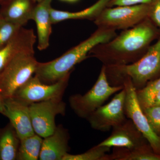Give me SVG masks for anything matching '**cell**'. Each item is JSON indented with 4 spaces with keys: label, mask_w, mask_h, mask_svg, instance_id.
<instances>
[{
    "label": "cell",
    "mask_w": 160,
    "mask_h": 160,
    "mask_svg": "<svg viewBox=\"0 0 160 160\" xmlns=\"http://www.w3.org/2000/svg\"><path fill=\"white\" fill-rule=\"evenodd\" d=\"M156 35V31L146 19L138 25L123 30L109 42L99 44L89 52L104 66H119L137 62Z\"/></svg>",
    "instance_id": "1"
},
{
    "label": "cell",
    "mask_w": 160,
    "mask_h": 160,
    "mask_svg": "<svg viewBox=\"0 0 160 160\" xmlns=\"http://www.w3.org/2000/svg\"><path fill=\"white\" fill-rule=\"evenodd\" d=\"M116 35L115 30L98 28L88 38L59 57L50 62H39L35 76L46 84L56 82L71 73L74 66L88 58L95 46L109 42Z\"/></svg>",
    "instance_id": "2"
},
{
    "label": "cell",
    "mask_w": 160,
    "mask_h": 160,
    "mask_svg": "<svg viewBox=\"0 0 160 160\" xmlns=\"http://www.w3.org/2000/svg\"><path fill=\"white\" fill-rule=\"evenodd\" d=\"M106 68V76L112 86H119L120 80L128 77L137 90L142 89L160 72V38L137 62Z\"/></svg>",
    "instance_id": "3"
},
{
    "label": "cell",
    "mask_w": 160,
    "mask_h": 160,
    "mask_svg": "<svg viewBox=\"0 0 160 160\" xmlns=\"http://www.w3.org/2000/svg\"><path fill=\"white\" fill-rule=\"evenodd\" d=\"M38 63L34 52H21L12 58L0 72V93L3 97H12L35 74Z\"/></svg>",
    "instance_id": "4"
},
{
    "label": "cell",
    "mask_w": 160,
    "mask_h": 160,
    "mask_svg": "<svg viewBox=\"0 0 160 160\" xmlns=\"http://www.w3.org/2000/svg\"><path fill=\"white\" fill-rule=\"evenodd\" d=\"M123 89V86L110 85L106 76V66L103 65L92 88L84 95L76 94L71 96L69 98V106L78 117L87 119L110 97Z\"/></svg>",
    "instance_id": "5"
},
{
    "label": "cell",
    "mask_w": 160,
    "mask_h": 160,
    "mask_svg": "<svg viewBox=\"0 0 160 160\" xmlns=\"http://www.w3.org/2000/svg\"><path fill=\"white\" fill-rule=\"evenodd\" d=\"M150 5L141 4L130 6L106 7L94 20L98 28L126 30L147 18Z\"/></svg>",
    "instance_id": "6"
},
{
    "label": "cell",
    "mask_w": 160,
    "mask_h": 160,
    "mask_svg": "<svg viewBox=\"0 0 160 160\" xmlns=\"http://www.w3.org/2000/svg\"><path fill=\"white\" fill-rule=\"evenodd\" d=\"M126 91L125 112L126 117L131 119L137 128L142 134L155 152L160 154V136L151 128L147 118L140 106L136 89L128 77L120 81Z\"/></svg>",
    "instance_id": "7"
},
{
    "label": "cell",
    "mask_w": 160,
    "mask_h": 160,
    "mask_svg": "<svg viewBox=\"0 0 160 160\" xmlns=\"http://www.w3.org/2000/svg\"><path fill=\"white\" fill-rule=\"evenodd\" d=\"M71 73L52 84L43 83L36 76L20 87L12 97L29 105L47 100L62 98Z\"/></svg>",
    "instance_id": "8"
},
{
    "label": "cell",
    "mask_w": 160,
    "mask_h": 160,
    "mask_svg": "<svg viewBox=\"0 0 160 160\" xmlns=\"http://www.w3.org/2000/svg\"><path fill=\"white\" fill-rule=\"evenodd\" d=\"M29 107L35 133L42 138L54 132L57 116H64L66 113V104L62 98L32 103Z\"/></svg>",
    "instance_id": "9"
},
{
    "label": "cell",
    "mask_w": 160,
    "mask_h": 160,
    "mask_svg": "<svg viewBox=\"0 0 160 160\" xmlns=\"http://www.w3.org/2000/svg\"><path fill=\"white\" fill-rule=\"evenodd\" d=\"M126 91L124 88L108 104L102 105L87 118L92 129L108 131L127 118L125 112Z\"/></svg>",
    "instance_id": "10"
},
{
    "label": "cell",
    "mask_w": 160,
    "mask_h": 160,
    "mask_svg": "<svg viewBox=\"0 0 160 160\" xmlns=\"http://www.w3.org/2000/svg\"><path fill=\"white\" fill-rule=\"evenodd\" d=\"M112 129L111 135L99 145L110 148L120 147L133 149L149 144L132 121L127 118L122 122Z\"/></svg>",
    "instance_id": "11"
},
{
    "label": "cell",
    "mask_w": 160,
    "mask_h": 160,
    "mask_svg": "<svg viewBox=\"0 0 160 160\" xmlns=\"http://www.w3.org/2000/svg\"><path fill=\"white\" fill-rule=\"evenodd\" d=\"M5 110L3 115L10 121L20 140L35 133L29 105L11 97L5 99Z\"/></svg>",
    "instance_id": "12"
},
{
    "label": "cell",
    "mask_w": 160,
    "mask_h": 160,
    "mask_svg": "<svg viewBox=\"0 0 160 160\" xmlns=\"http://www.w3.org/2000/svg\"><path fill=\"white\" fill-rule=\"evenodd\" d=\"M36 38L32 29L22 27L14 37L0 49V72L17 55L21 52H34Z\"/></svg>",
    "instance_id": "13"
},
{
    "label": "cell",
    "mask_w": 160,
    "mask_h": 160,
    "mask_svg": "<svg viewBox=\"0 0 160 160\" xmlns=\"http://www.w3.org/2000/svg\"><path fill=\"white\" fill-rule=\"evenodd\" d=\"M69 135L62 125L57 126L52 134L43 138L40 160H62L69 153Z\"/></svg>",
    "instance_id": "14"
},
{
    "label": "cell",
    "mask_w": 160,
    "mask_h": 160,
    "mask_svg": "<svg viewBox=\"0 0 160 160\" xmlns=\"http://www.w3.org/2000/svg\"><path fill=\"white\" fill-rule=\"evenodd\" d=\"M52 0H44L38 3L35 6L31 20L36 24L38 34V49L45 50L49 47L52 33L51 18Z\"/></svg>",
    "instance_id": "15"
},
{
    "label": "cell",
    "mask_w": 160,
    "mask_h": 160,
    "mask_svg": "<svg viewBox=\"0 0 160 160\" xmlns=\"http://www.w3.org/2000/svg\"><path fill=\"white\" fill-rule=\"evenodd\" d=\"M1 16L22 27L31 20L36 3L33 0H5Z\"/></svg>",
    "instance_id": "16"
},
{
    "label": "cell",
    "mask_w": 160,
    "mask_h": 160,
    "mask_svg": "<svg viewBox=\"0 0 160 160\" xmlns=\"http://www.w3.org/2000/svg\"><path fill=\"white\" fill-rule=\"evenodd\" d=\"M110 0H98L88 8L81 11L69 12L58 10L52 8L51 18L52 24L68 20H95L101 12L107 7Z\"/></svg>",
    "instance_id": "17"
},
{
    "label": "cell",
    "mask_w": 160,
    "mask_h": 160,
    "mask_svg": "<svg viewBox=\"0 0 160 160\" xmlns=\"http://www.w3.org/2000/svg\"><path fill=\"white\" fill-rule=\"evenodd\" d=\"M112 148V152L108 154L107 160H160V154L155 152L149 144L133 149Z\"/></svg>",
    "instance_id": "18"
},
{
    "label": "cell",
    "mask_w": 160,
    "mask_h": 160,
    "mask_svg": "<svg viewBox=\"0 0 160 160\" xmlns=\"http://www.w3.org/2000/svg\"><path fill=\"white\" fill-rule=\"evenodd\" d=\"M20 139L10 124L0 132V160H16Z\"/></svg>",
    "instance_id": "19"
},
{
    "label": "cell",
    "mask_w": 160,
    "mask_h": 160,
    "mask_svg": "<svg viewBox=\"0 0 160 160\" xmlns=\"http://www.w3.org/2000/svg\"><path fill=\"white\" fill-rule=\"evenodd\" d=\"M43 139V138L34 133L20 140L16 160L39 159Z\"/></svg>",
    "instance_id": "20"
},
{
    "label": "cell",
    "mask_w": 160,
    "mask_h": 160,
    "mask_svg": "<svg viewBox=\"0 0 160 160\" xmlns=\"http://www.w3.org/2000/svg\"><path fill=\"white\" fill-rule=\"evenodd\" d=\"M110 148L98 144L84 153L78 154H66L62 160H107Z\"/></svg>",
    "instance_id": "21"
},
{
    "label": "cell",
    "mask_w": 160,
    "mask_h": 160,
    "mask_svg": "<svg viewBox=\"0 0 160 160\" xmlns=\"http://www.w3.org/2000/svg\"><path fill=\"white\" fill-rule=\"evenodd\" d=\"M160 90V77L149 82L142 89L136 90L137 95L141 108L149 106L155 95Z\"/></svg>",
    "instance_id": "22"
},
{
    "label": "cell",
    "mask_w": 160,
    "mask_h": 160,
    "mask_svg": "<svg viewBox=\"0 0 160 160\" xmlns=\"http://www.w3.org/2000/svg\"><path fill=\"white\" fill-rule=\"evenodd\" d=\"M22 27L0 16V49L14 37Z\"/></svg>",
    "instance_id": "23"
},
{
    "label": "cell",
    "mask_w": 160,
    "mask_h": 160,
    "mask_svg": "<svg viewBox=\"0 0 160 160\" xmlns=\"http://www.w3.org/2000/svg\"><path fill=\"white\" fill-rule=\"evenodd\" d=\"M142 109L151 128L160 136V105H152Z\"/></svg>",
    "instance_id": "24"
},
{
    "label": "cell",
    "mask_w": 160,
    "mask_h": 160,
    "mask_svg": "<svg viewBox=\"0 0 160 160\" xmlns=\"http://www.w3.org/2000/svg\"><path fill=\"white\" fill-rule=\"evenodd\" d=\"M155 0H110L107 7L118 6H130L141 4L151 5Z\"/></svg>",
    "instance_id": "25"
},
{
    "label": "cell",
    "mask_w": 160,
    "mask_h": 160,
    "mask_svg": "<svg viewBox=\"0 0 160 160\" xmlns=\"http://www.w3.org/2000/svg\"><path fill=\"white\" fill-rule=\"evenodd\" d=\"M148 17L160 29V0H155L150 5Z\"/></svg>",
    "instance_id": "26"
},
{
    "label": "cell",
    "mask_w": 160,
    "mask_h": 160,
    "mask_svg": "<svg viewBox=\"0 0 160 160\" xmlns=\"http://www.w3.org/2000/svg\"><path fill=\"white\" fill-rule=\"evenodd\" d=\"M158 105H160V90L155 95L149 106Z\"/></svg>",
    "instance_id": "27"
},
{
    "label": "cell",
    "mask_w": 160,
    "mask_h": 160,
    "mask_svg": "<svg viewBox=\"0 0 160 160\" xmlns=\"http://www.w3.org/2000/svg\"><path fill=\"white\" fill-rule=\"evenodd\" d=\"M5 98L0 93V113L4 115L5 110Z\"/></svg>",
    "instance_id": "28"
},
{
    "label": "cell",
    "mask_w": 160,
    "mask_h": 160,
    "mask_svg": "<svg viewBox=\"0 0 160 160\" xmlns=\"http://www.w3.org/2000/svg\"><path fill=\"white\" fill-rule=\"evenodd\" d=\"M61 1H63V2H77L79 0H60Z\"/></svg>",
    "instance_id": "29"
},
{
    "label": "cell",
    "mask_w": 160,
    "mask_h": 160,
    "mask_svg": "<svg viewBox=\"0 0 160 160\" xmlns=\"http://www.w3.org/2000/svg\"><path fill=\"white\" fill-rule=\"evenodd\" d=\"M33 1L35 3H39L40 2H42V1H44V0H33Z\"/></svg>",
    "instance_id": "30"
},
{
    "label": "cell",
    "mask_w": 160,
    "mask_h": 160,
    "mask_svg": "<svg viewBox=\"0 0 160 160\" xmlns=\"http://www.w3.org/2000/svg\"><path fill=\"white\" fill-rule=\"evenodd\" d=\"M5 0H0V2H3V1H5Z\"/></svg>",
    "instance_id": "31"
}]
</instances>
